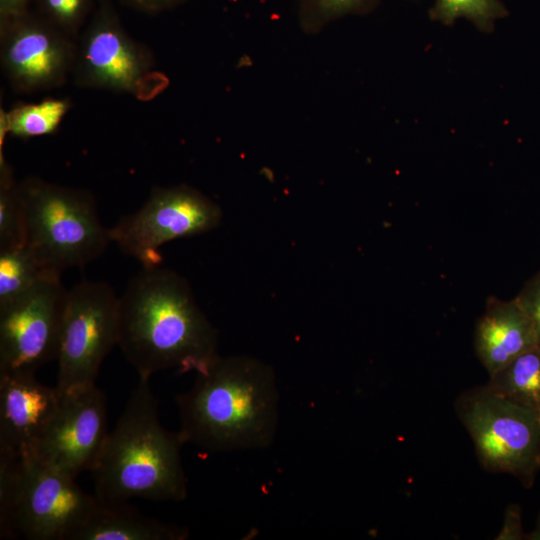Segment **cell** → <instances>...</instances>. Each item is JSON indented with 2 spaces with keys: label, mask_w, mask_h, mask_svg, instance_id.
<instances>
[{
  "label": "cell",
  "mask_w": 540,
  "mask_h": 540,
  "mask_svg": "<svg viewBox=\"0 0 540 540\" xmlns=\"http://www.w3.org/2000/svg\"><path fill=\"white\" fill-rule=\"evenodd\" d=\"M139 379L159 371L200 372L218 356V334L176 271L141 267L119 296L117 344Z\"/></svg>",
  "instance_id": "cell-1"
},
{
  "label": "cell",
  "mask_w": 540,
  "mask_h": 540,
  "mask_svg": "<svg viewBox=\"0 0 540 540\" xmlns=\"http://www.w3.org/2000/svg\"><path fill=\"white\" fill-rule=\"evenodd\" d=\"M179 434L208 452L268 448L279 423L276 375L249 356H218L176 396Z\"/></svg>",
  "instance_id": "cell-2"
},
{
  "label": "cell",
  "mask_w": 540,
  "mask_h": 540,
  "mask_svg": "<svg viewBox=\"0 0 540 540\" xmlns=\"http://www.w3.org/2000/svg\"><path fill=\"white\" fill-rule=\"evenodd\" d=\"M150 379H139L90 471L96 497L106 504L130 499L182 501L187 497L179 432L162 426Z\"/></svg>",
  "instance_id": "cell-3"
},
{
  "label": "cell",
  "mask_w": 540,
  "mask_h": 540,
  "mask_svg": "<svg viewBox=\"0 0 540 540\" xmlns=\"http://www.w3.org/2000/svg\"><path fill=\"white\" fill-rule=\"evenodd\" d=\"M24 245L49 272L61 275L98 259L111 242L91 192L31 176L18 182Z\"/></svg>",
  "instance_id": "cell-4"
},
{
  "label": "cell",
  "mask_w": 540,
  "mask_h": 540,
  "mask_svg": "<svg viewBox=\"0 0 540 540\" xmlns=\"http://www.w3.org/2000/svg\"><path fill=\"white\" fill-rule=\"evenodd\" d=\"M455 412L486 471L509 474L524 487H532L540 471V425L535 411L485 384L462 392L455 400Z\"/></svg>",
  "instance_id": "cell-5"
},
{
  "label": "cell",
  "mask_w": 540,
  "mask_h": 540,
  "mask_svg": "<svg viewBox=\"0 0 540 540\" xmlns=\"http://www.w3.org/2000/svg\"><path fill=\"white\" fill-rule=\"evenodd\" d=\"M118 336L119 296L109 283L83 280L68 289L56 359L62 396L95 385Z\"/></svg>",
  "instance_id": "cell-6"
},
{
  "label": "cell",
  "mask_w": 540,
  "mask_h": 540,
  "mask_svg": "<svg viewBox=\"0 0 540 540\" xmlns=\"http://www.w3.org/2000/svg\"><path fill=\"white\" fill-rule=\"evenodd\" d=\"M72 79L81 88L128 94L140 100L155 97L168 84L148 48L125 31L107 6L97 11L76 39Z\"/></svg>",
  "instance_id": "cell-7"
},
{
  "label": "cell",
  "mask_w": 540,
  "mask_h": 540,
  "mask_svg": "<svg viewBox=\"0 0 540 540\" xmlns=\"http://www.w3.org/2000/svg\"><path fill=\"white\" fill-rule=\"evenodd\" d=\"M221 219L219 205L191 186L154 187L137 211L109 228V235L141 267H155L162 263L163 244L209 232Z\"/></svg>",
  "instance_id": "cell-8"
},
{
  "label": "cell",
  "mask_w": 540,
  "mask_h": 540,
  "mask_svg": "<svg viewBox=\"0 0 540 540\" xmlns=\"http://www.w3.org/2000/svg\"><path fill=\"white\" fill-rule=\"evenodd\" d=\"M22 460L11 538L18 534L30 540H73L101 501L84 492L75 478L34 458Z\"/></svg>",
  "instance_id": "cell-9"
},
{
  "label": "cell",
  "mask_w": 540,
  "mask_h": 540,
  "mask_svg": "<svg viewBox=\"0 0 540 540\" xmlns=\"http://www.w3.org/2000/svg\"><path fill=\"white\" fill-rule=\"evenodd\" d=\"M67 294L51 275L0 307V373L35 374L57 359Z\"/></svg>",
  "instance_id": "cell-10"
},
{
  "label": "cell",
  "mask_w": 540,
  "mask_h": 540,
  "mask_svg": "<svg viewBox=\"0 0 540 540\" xmlns=\"http://www.w3.org/2000/svg\"><path fill=\"white\" fill-rule=\"evenodd\" d=\"M76 40L28 12L0 22V63L11 88L34 94L64 85L72 76Z\"/></svg>",
  "instance_id": "cell-11"
},
{
  "label": "cell",
  "mask_w": 540,
  "mask_h": 540,
  "mask_svg": "<svg viewBox=\"0 0 540 540\" xmlns=\"http://www.w3.org/2000/svg\"><path fill=\"white\" fill-rule=\"evenodd\" d=\"M108 433L106 397L95 384L62 396L32 458L76 479L93 469Z\"/></svg>",
  "instance_id": "cell-12"
},
{
  "label": "cell",
  "mask_w": 540,
  "mask_h": 540,
  "mask_svg": "<svg viewBox=\"0 0 540 540\" xmlns=\"http://www.w3.org/2000/svg\"><path fill=\"white\" fill-rule=\"evenodd\" d=\"M61 400L57 387L35 374L0 373V449L32 458Z\"/></svg>",
  "instance_id": "cell-13"
},
{
  "label": "cell",
  "mask_w": 540,
  "mask_h": 540,
  "mask_svg": "<svg viewBox=\"0 0 540 540\" xmlns=\"http://www.w3.org/2000/svg\"><path fill=\"white\" fill-rule=\"evenodd\" d=\"M537 344L533 323L515 298L487 299L475 326L474 349L489 377Z\"/></svg>",
  "instance_id": "cell-14"
},
{
  "label": "cell",
  "mask_w": 540,
  "mask_h": 540,
  "mask_svg": "<svg viewBox=\"0 0 540 540\" xmlns=\"http://www.w3.org/2000/svg\"><path fill=\"white\" fill-rule=\"evenodd\" d=\"M188 529L144 516L121 504L102 501L73 540H182Z\"/></svg>",
  "instance_id": "cell-15"
},
{
  "label": "cell",
  "mask_w": 540,
  "mask_h": 540,
  "mask_svg": "<svg viewBox=\"0 0 540 540\" xmlns=\"http://www.w3.org/2000/svg\"><path fill=\"white\" fill-rule=\"evenodd\" d=\"M494 393L529 408L540 409V344L519 354L489 377Z\"/></svg>",
  "instance_id": "cell-16"
},
{
  "label": "cell",
  "mask_w": 540,
  "mask_h": 540,
  "mask_svg": "<svg viewBox=\"0 0 540 540\" xmlns=\"http://www.w3.org/2000/svg\"><path fill=\"white\" fill-rule=\"evenodd\" d=\"M71 108L67 98H46L35 103H21L1 113L0 136L31 138L54 133Z\"/></svg>",
  "instance_id": "cell-17"
},
{
  "label": "cell",
  "mask_w": 540,
  "mask_h": 540,
  "mask_svg": "<svg viewBox=\"0 0 540 540\" xmlns=\"http://www.w3.org/2000/svg\"><path fill=\"white\" fill-rule=\"evenodd\" d=\"M51 275L58 274L47 271L25 245L0 250V307Z\"/></svg>",
  "instance_id": "cell-18"
},
{
  "label": "cell",
  "mask_w": 540,
  "mask_h": 540,
  "mask_svg": "<svg viewBox=\"0 0 540 540\" xmlns=\"http://www.w3.org/2000/svg\"><path fill=\"white\" fill-rule=\"evenodd\" d=\"M25 243V226L18 181L0 152V250Z\"/></svg>",
  "instance_id": "cell-19"
},
{
  "label": "cell",
  "mask_w": 540,
  "mask_h": 540,
  "mask_svg": "<svg viewBox=\"0 0 540 540\" xmlns=\"http://www.w3.org/2000/svg\"><path fill=\"white\" fill-rule=\"evenodd\" d=\"M432 20L452 25L458 18L471 21L479 30L490 32L497 19L508 15L501 0H435L429 10Z\"/></svg>",
  "instance_id": "cell-20"
},
{
  "label": "cell",
  "mask_w": 540,
  "mask_h": 540,
  "mask_svg": "<svg viewBox=\"0 0 540 540\" xmlns=\"http://www.w3.org/2000/svg\"><path fill=\"white\" fill-rule=\"evenodd\" d=\"M380 0H298V19L306 33H317L328 23L350 14H367Z\"/></svg>",
  "instance_id": "cell-21"
},
{
  "label": "cell",
  "mask_w": 540,
  "mask_h": 540,
  "mask_svg": "<svg viewBox=\"0 0 540 540\" xmlns=\"http://www.w3.org/2000/svg\"><path fill=\"white\" fill-rule=\"evenodd\" d=\"M89 5L90 0H39L42 18L75 40Z\"/></svg>",
  "instance_id": "cell-22"
},
{
  "label": "cell",
  "mask_w": 540,
  "mask_h": 540,
  "mask_svg": "<svg viewBox=\"0 0 540 540\" xmlns=\"http://www.w3.org/2000/svg\"><path fill=\"white\" fill-rule=\"evenodd\" d=\"M515 299L532 321L540 344V270L525 283Z\"/></svg>",
  "instance_id": "cell-23"
},
{
  "label": "cell",
  "mask_w": 540,
  "mask_h": 540,
  "mask_svg": "<svg viewBox=\"0 0 540 540\" xmlns=\"http://www.w3.org/2000/svg\"><path fill=\"white\" fill-rule=\"evenodd\" d=\"M522 526V510L516 503L509 504L504 512L503 525L495 537L496 540H526Z\"/></svg>",
  "instance_id": "cell-24"
},
{
  "label": "cell",
  "mask_w": 540,
  "mask_h": 540,
  "mask_svg": "<svg viewBox=\"0 0 540 540\" xmlns=\"http://www.w3.org/2000/svg\"><path fill=\"white\" fill-rule=\"evenodd\" d=\"M125 4L147 13H158L171 9L185 0H122Z\"/></svg>",
  "instance_id": "cell-25"
},
{
  "label": "cell",
  "mask_w": 540,
  "mask_h": 540,
  "mask_svg": "<svg viewBox=\"0 0 540 540\" xmlns=\"http://www.w3.org/2000/svg\"><path fill=\"white\" fill-rule=\"evenodd\" d=\"M30 0H0V22L27 13Z\"/></svg>",
  "instance_id": "cell-26"
},
{
  "label": "cell",
  "mask_w": 540,
  "mask_h": 540,
  "mask_svg": "<svg viewBox=\"0 0 540 540\" xmlns=\"http://www.w3.org/2000/svg\"><path fill=\"white\" fill-rule=\"evenodd\" d=\"M526 540H540V513L536 519L534 528L526 534Z\"/></svg>",
  "instance_id": "cell-27"
},
{
  "label": "cell",
  "mask_w": 540,
  "mask_h": 540,
  "mask_svg": "<svg viewBox=\"0 0 540 540\" xmlns=\"http://www.w3.org/2000/svg\"><path fill=\"white\" fill-rule=\"evenodd\" d=\"M536 413H537V417H538V421H539V425H540V409Z\"/></svg>",
  "instance_id": "cell-28"
}]
</instances>
